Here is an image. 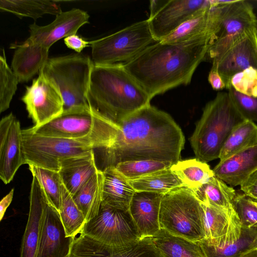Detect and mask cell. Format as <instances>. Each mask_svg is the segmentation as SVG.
<instances>
[{
	"instance_id": "6da1fadb",
	"label": "cell",
	"mask_w": 257,
	"mask_h": 257,
	"mask_svg": "<svg viewBox=\"0 0 257 257\" xmlns=\"http://www.w3.org/2000/svg\"><path fill=\"white\" fill-rule=\"evenodd\" d=\"M120 128L114 141L108 147L94 149L99 170L114 168L127 161H180L185 137L167 113L149 104L117 123Z\"/></svg>"
},
{
	"instance_id": "7a4b0ae2",
	"label": "cell",
	"mask_w": 257,
	"mask_h": 257,
	"mask_svg": "<svg viewBox=\"0 0 257 257\" xmlns=\"http://www.w3.org/2000/svg\"><path fill=\"white\" fill-rule=\"evenodd\" d=\"M213 34L182 41H159L123 65L151 99L181 85H188L205 60Z\"/></svg>"
},
{
	"instance_id": "3957f363",
	"label": "cell",
	"mask_w": 257,
	"mask_h": 257,
	"mask_svg": "<svg viewBox=\"0 0 257 257\" xmlns=\"http://www.w3.org/2000/svg\"><path fill=\"white\" fill-rule=\"evenodd\" d=\"M87 96L91 108L116 124L152 100L120 65L94 64Z\"/></svg>"
},
{
	"instance_id": "277c9868",
	"label": "cell",
	"mask_w": 257,
	"mask_h": 257,
	"mask_svg": "<svg viewBox=\"0 0 257 257\" xmlns=\"http://www.w3.org/2000/svg\"><path fill=\"white\" fill-rule=\"evenodd\" d=\"M244 120L228 93L218 92L205 105L190 138L196 158L206 163L219 158L230 134Z\"/></svg>"
},
{
	"instance_id": "5b68a950",
	"label": "cell",
	"mask_w": 257,
	"mask_h": 257,
	"mask_svg": "<svg viewBox=\"0 0 257 257\" xmlns=\"http://www.w3.org/2000/svg\"><path fill=\"white\" fill-rule=\"evenodd\" d=\"M93 65L88 56L75 53L49 58L41 69L45 77L61 95L63 113L90 109L87 95Z\"/></svg>"
},
{
	"instance_id": "8992f818",
	"label": "cell",
	"mask_w": 257,
	"mask_h": 257,
	"mask_svg": "<svg viewBox=\"0 0 257 257\" xmlns=\"http://www.w3.org/2000/svg\"><path fill=\"white\" fill-rule=\"evenodd\" d=\"M28 129L43 136L88 141L94 144L95 149L108 147L120 131L117 124L91 108L63 113L45 124Z\"/></svg>"
},
{
	"instance_id": "52a82bcc",
	"label": "cell",
	"mask_w": 257,
	"mask_h": 257,
	"mask_svg": "<svg viewBox=\"0 0 257 257\" xmlns=\"http://www.w3.org/2000/svg\"><path fill=\"white\" fill-rule=\"evenodd\" d=\"M161 229L193 241L205 238L203 208L192 190L181 187L165 193L162 199Z\"/></svg>"
},
{
	"instance_id": "ba28073f",
	"label": "cell",
	"mask_w": 257,
	"mask_h": 257,
	"mask_svg": "<svg viewBox=\"0 0 257 257\" xmlns=\"http://www.w3.org/2000/svg\"><path fill=\"white\" fill-rule=\"evenodd\" d=\"M156 42L148 19L141 21L90 41L92 60L96 65L123 66Z\"/></svg>"
},
{
	"instance_id": "9c48e42d",
	"label": "cell",
	"mask_w": 257,
	"mask_h": 257,
	"mask_svg": "<svg viewBox=\"0 0 257 257\" xmlns=\"http://www.w3.org/2000/svg\"><path fill=\"white\" fill-rule=\"evenodd\" d=\"M22 144L25 164L58 172L61 160L89 154L95 149L88 141L43 136L28 128L22 130Z\"/></svg>"
},
{
	"instance_id": "30bf717a",
	"label": "cell",
	"mask_w": 257,
	"mask_h": 257,
	"mask_svg": "<svg viewBox=\"0 0 257 257\" xmlns=\"http://www.w3.org/2000/svg\"><path fill=\"white\" fill-rule=\"evenodd\" d=\"M217 7V30L212 36L205 60L212 63L250 30L257 28L252 6L245 1H232Z\"/></svg>"
},
{
	"instance_id": "8fae6325",
	"label": "cell",
	"mask_w": 257,
	"mask_h": 257,
	"mask_svg": "<svg viewBox=\"0 0 257 257\" xmlns=\"http://www.w3.org/2000/svg\"><path fill=\"white\" fill-rule=\"evenodd\" d=\"M81 233L115 247L128 245L142 238L129 210L103 202L97 215L86 223Z\"/></svg>"
},
{
	"instance_id": "7c38bea8",
	"label": "cell",
	"mask_w": 257,
	"mask_h": 257,
	"mask_svg": "<svg viewBox=\"0 0 257 257\" xmlns=\"http://www.w3.org/2000/svg\"><path fill=\"white\" fill-rule=\"evenodd\" d=\"M148 19L157 42L164 39L201 10L213 4V0H152Z\"/></svg>"
},
{
	"instance_id": "4fadbf2b",
	"label": "cell",
	"mask_w": 257,
	"mask_h": 257,
	"mask_svg": "<svg viewBox=\"0 0 257 257\" xmlns=\"http://www.w3.org/2000/svg\"><path fill=\"white\" fill-rule=\"evenodd\" d=\"M34 127L46 124L63 112V101L59 91L40 70L22 97Z\"/></svg>"
},
{
	"instance_id": "5bb4252c",
	"label": "cell",
	"mask_w": 257,
	"mask_h": 257,
	"mask_svg": "<svg viewBox=\"0 0 257 257\" xmlns=\"http://www.w3.org/2000/svg\"><path fill=\"white\" fill-rule=\"evenodd\" d=\"M202 205L205 238L200 242L214 248H223L240 238L242 223L233 204L229 207Z\"/></svg>"
},
{
	"instance_id": "9a60e30c",
	"label": "cell",
	"mask_w": 257,
	"mask_h": 257,
	"mask_svg": "<svg viewBox=\"0 0 257 257\" xmlns=\"http://www.w3.org/2000/svg\"><path fill=\"white\" fill-rule=\"evenodd\" d=\"M68 257H164L151 237L142 238L128 245L115 247L84 233L72 241Z\"/></svg>"
},
{
	"instance_id": "2e32d148",
	"label": "cell",
	"mask_w": 257,
	"mask_h": 257,
	"mask_svg": "<svg viewBox=\"0 0 257 257\" xmlns=\"http://www.w3.org/2000/svg\"><path fill=\"white\" fill-rule=\"evenodd\" d=\"M25 164L22 130L12 113L0 121V178L6 184L14 178L21 166Z\"/></svg>"
},
{
	"instance_id": "e0dca14e",
	"label": "cell",
	"mask_w": 257,
	"mask_h": 257,
	"mask_svg": "<svg viewBox=\"0 0 257 257\" xmlns=\"http://www.w3.org/2000/svg\"><path fill=\"white\" fill-rule=\"evenodd\" d=\"M212 64L226 89L231 86L230 79L235 74L250 67L257 70V28L247 32Z\"/></svg>"
},
{
	"instance_id": "ac0fdd59",
	"label": "cell",
	"mask_w": 257,
	"mask_h": 257,
	"mask_svg": "<svg viewBox=\"0 0 257 257\" xmlns=\"http://www.w3.org/2000/svg\"><path fill=\"white\" fill-rule=\"evenodd\" d=\"M89 19L88 14L80 9L62 12L47 25L40 26L35 23L30 25L28 39L49 49L60 39L76 34L82 26L89 23Z\"/></svg>"
},
{
	"instance_id": "d6986e66",
	"label": "cell",
	"mask_w": 257,
	"mask_h": 257,
	"mask_svg": "<svg viewBox=\"0 0 257 257\" xmlns=\"http://www.w3.org/2000/svg\"><path fill=\"white\" fill-rule=\"evenodd\" d=\"M73 240L66 236L59 212L48 202L43 214L37 257H68Z\"/></svg>"
},
{
	"instance_id": "ffe728a7",
	"label": "cell",
	"mask_w": 257,
	"mask_h": 257,
	"mask_svg": "<svg viewBox=\"0 0 257 257\" xmlns=\"http://www.w3.org/2000/svg\"><path fill=\"white\" fill-rule=\"evenodd\" d=\"M165 194L136 191L129 211L141 238L153 237L161 229L159 214Z\"/></svg>"
},
{
	"instance_id": "44dd1931",
	"label": "cell",
	"mask_w": 257,
	"mask_h": 257,
	"mask_svg": "<svg viewBox=\"0 0 257 257\" xmlns=\"http://www.w3.org/2000/svg\"><path fill=\"white\" fill-rule=\"evenodd\" d=\"M48 202L39 181L33 176L30 194L29 213L22 238L20 257L37 256L42 219Z\"/></svg>"
},
{
	"instance_id": "7402d4cb",
	"label": "cell",
	"mask_w": 257,
	"mask_h": 257,
	"mask_svg": "<svg viewBox=\"0 0 257 257\" xmlns=\"http://www.w3.org/2000/svg\"><path fill=\"white\" fill-rule=\"evenodd\" d=\"M257 170V145L222 161L214 167V175L231 186L241 185Z\"/></svg>"
},
{
	"instance_id": "603a6c76",
	"label": "cell",
	"mask_w": 257,
	"mask_h": 257,
	"mask_svg": "<svg viewBox=\"0 0 257 257\" xmlns=\"http://www.w3.org/2000/svg\"><path fill=\"white\" fill-rule=\"evenodd\" d=\"M49 50L28 39L16 46L11 69L19 82H27L40 72L49 59Z\"/></svg>"
},
{
	"instance_id": "cb8c5ba5",
	"label": "cell",
	"mask_w": 257,
	"mask_h": 257,
	"mask_svg": "<svg viewBox=\"0 0 257 257\" xmlns=\"http://www.w3.org/2000/svg\"><path fill=\"white\" fill-rule=\"evenodd\" d=\"M98 170L94 151L63 159L59 163L62 183L72 196Z\"/></svg>"
},
{
	"instance_id": "d4e9b609",
	"label": "cell",
	"mask_w": 257,
	"mask_h": 257,
	"mask_svg": "<svg viewBox=\"0 0 257 257\" xmlns=\"http://www.w3.org/2000/svg\"><path fill=\"white\" fill-rule=\"evenodd\" d=\"M217 7L215 0L212 6L205 8L184 23L161 41L174 42L212 34L217 30Z\"/></svg>"
},
{
	"instance_id": "484cf974",
	"label": "cell",
	"mask_w": 257,
	"mask_h": 257,
	"mask_svg": "<svg viewBox=\"0 0 257 257\" xmlns=\"http://www.w3.org/2000/svg\"><path fill=\"white\" fill-rule=\"evenodd\" d=\"M102 172L103 175L102 202L115 208L129 210L136 191L115 168H108Z\"/></svg>"
},
{
	"instance_id": "4316f807",
	"label": "cell",
	"mask_w": 257,
	"mask_h": 257,
	"mask_svg": "<svg viewBox=\"0 0 257 257\" xmlns=\"http://www.w3.org/2000/svg\"><path fill=\"white\" fill-rule=\"evenodd\" d=\"M152 238L164 257H207L199 241L174 235L163 229Z\"/></svg>"
},
{
	"instance_id": "83f0119b",
	"label": "cell",
	"mask_w": 257,
	"mask_h": 257,
	"mask_svg": "<svg viewBox=\"0 0 257 257\" xmlns=\"http://www.w3.org/2000/svg\"><path fill=\"white\" fill-rule=\"evenodd\" d=\"M103 184V172L99 170L72 196L86 222L95 217L99 212L102 203Z\"/></svg>"
},
{
	"instance_id": "f1b7e54d",
	"label": "cell",
	"mask_w": 257,
	"mask_h": 257,
	"mask_svg": "<svg viewBox=\"0 0 257 257\" xmlns=\"http://www.w3.org/2000/svg\"><path fill=\"white\" fill-rule=\"evenodd\" d=\"M0 9L20 18L29 17L35 20L46 14L57 16L62 12L60 5L50 0H1Z\"/></svg>"
},
{
	"instance_id": "f546056e",
	"label": "cell",
	"mask_w": 257,
	"mask_h": 257,
	"mask_svg": "<svg viewBox=\"0 0 257 257\" xmlns=\"http://www.w3.org/2000/svg\"><path fill=\"white\" fill-rule=\"evenodd\" d=\"M191 190L202 204L222 207L231 206L236 194L232 187L215 175L205 183Z\"/></svg>"
},
{
	"instance_id": "4dcf8cb0",
	"label": "cell",
	"mask_w": 257,
	"mask_h": 257,
	"mask_svg": "<svg viewBox=\"0 0 257 257\" xmlns=\"http://www.w3.org/2000/svg\"><path fill=\"white\" fill-rule=\"evenodd\" d=\"M257 145V125L245 120L230 134L221 150L219 159L222 161L248 148Z\"/></svg>"
},
{
	"instance_id": "1f68e13d",
	"label": "cell",
	"mask_w": 257,
	"mask_h": 257,
	"mask_svg": "<svg viewBox=\"0 0 257 257\" xmlns=\"http://www.w3.org/2000/svg\"><path fill=\"white\" fill-rule=\"evenodd\" d=\"M136 191L165 194L184 186L170 168L133 180H127Z\"/></svg>"
},
{
	"instance_id": "d6a6232c",
	"label": "cell",
	"mask_w": 257,
	"mask_h": 257,
	"mask_svg": "<svg viewBox=\"0 0 257 257\" xmlns=\"http://www.w3.org/2000/svg\"><path fill=\"white\" fill-rule=\"evenodd\" d=\"M182 182L183 186L191 189L205 183L214 176L213 170L206 163L195 159L179 161L170 167Z\"/></svg>"
},
{
	"instance_id": "836d02e7",
	"label": "cell",
	"mask_w": 257,
	"mask_h": 257,
	"mask_svg": "<svg viewBox=\"0 0 257 257\" xmlns=\"http://www.w3.org/2000/svg\"><path fill=\"white\" fill-rule=\"evenodd\" d=\"M59 213L67 237L74 239L82 232L86 220L63 183Z\"/></svg>"
},
{
	"instance_id": "e575fe53",
	"label": "cell",
	"mask_w": 257,
	"mask_h": 257,
	"mask_svg": "<svg viewBox=\"0 0 257 257\" xmlns=\"http://www.w3.org/2000/svg\"><path fill=\"white\" fill-rule=\"evenodd\" d=\"M199 242L207 257H240L247 250L257 247V227L242 226L240 238L223 248H214Z\"/></svg>"
},
{
	"instance_id": "d590c367",
	"label": "cell",
	"mask_w": 257,
	"mask_h": 257,
	"mask_svg": "<svg viewBox=\"0 0 257 257\" xmlns=\"http://www.w3.org/2000/svg\"><path fill=\"white\" fill-rule=\"evenodd\" d=\"M29 167L33 176L41 185L49 204L59 212L62 184L59 172L34 165Z\"/></svg>"
},
{
	"instance_id": "8d00e7d4",
	"label": "cell",
	"mask_w": 257,
	"mask_h": 257,
	"mask_svg": "<svg viewBox=\"0 0 257 257\" xmlns=\"http://www.w3.org/2000/svg\"><path fill=\"white\" fill-rule=\"evenodd\" d=\"M172 165L166 162L138 160L120 163L114 168L127 180H133L169 168Z\"/></svg>"
},
{
	"instance_id": "74e56055",
	"label": "cell",
	"mask_w": 257,
	"mask_h": 257,
	"mask_svg": "<svg viewBox=\"0 0 257 257\" xmlns=\"http://www.w3.org/2000/svg\"><path fill=\"white\" fill-rule=\"evenodd\" d=\"M0 56V112L8 109L15 95L18 78L8 65L5 50Z\"/></svg>"
},
{
	"instance_id": "f35d334b",
	"label": "cell",
	"mask_w": 257,
	"mask_h": 257,
	"mask_svg": "<svg viewBox=\"0 0 257 257\" xmlns=\"http://www.w3.org/2000/svg\"><path fill=\"white\" fill-rule=\"evenodd\" d=\"M227 89L234 106L244 120L257 122V97L240 93L232 86Z\"/></svg>"
},
{
	"instance_id": "ab89813d",
	"label": "cell",
	"mask_w": 257,
	"mask_h": 257,
	"mask_svg": "<svg viewBox=\"0 0 257 257\" xmlns=\"http://www.w3.org/2000/svg\"><path fill=\"white\" fill-rule=\"evenodd\" d=\"M232 204L243 227H257V208L249 197L244 193L236 194Z\"/></svg>"
},
{
	"instance_id": "60d3db41",
	"label": "cell",
	"mask_w": 257,
	"mask_h": 257,
	"mask_svg": "<svg viewBox=\"0 0 257 257\" xmlns=\"http://www.w3.org/2000/svg\"><path fill=\"white\" fill-rule=\"evenodd\" d=\"M230 85L243 94L257 97V70L250 67L234 75Z\"/></svg>"
},
{
	"instance_id": "b9f144b4",
	"label": "cell",
	"mask_w": 257,
	"mask_h": 257,
	"mask_svg": "<svg viewBox=\"0 0 257 257\" xmlns=\"http://www.w3.org/2000/svg\"><path fill=\"white\" fill-rule=\"evenodd\" d=\"M240 189L247 196L257 199V170L240 185Z\"/></svg>"
},
{
	"instance_id": "7bdbcfd3",
	"label": "cell",
	"mask_w": 257,
	"mask_h": 257,
	"mask_svg": "<svg viewBox=\"0 0 257 257\" xmlns=\"http://www.w3.org/2000/svg\"><path fill=\"white\" fill-rule=\"evenodd\" d=\"M66 46L78 53L80 52L86 47L90 46V42L87 41L77 34L70 35L64 39Z\"/></svg>"
},
{
	"instance_id": "ee69618b",
	"label": "cell",
	"mask_w": 257,
	"mask_h": 257,
	"mask_svg": "<svg viewBox=\"0 0 257 257\" xmlns=\"http://www.w3.org/2000/svg\"><path fill=\"white\" fill-rule=\"evenodd\" d=\"M208 80L212 88L215 90H220L226 88V85L216 68L211 67Z\"/></svg>"
},
{
	"instance_id": "f6af8a7d",
	"label": "cell",
	"mask_w": 257,
	"mask_h": 257,
	"mask_svg": "<svg viewBox=\"0 0 257 257\" xmlns=\"http://www.w3.org/2000/svg\"><path fill=\"white\" fill-rule=\"evenodd\" d=\"M14 193V189H12L10 192L4 197L0 202V220L1 221L5 212L11 203Z\"/></svg>"
},
{
	"instance_id": "bcb514c9",
	"label": "cell",
	"mask_w": 257,
	"mask_h": 257,
	"mask_svg": "<svg viewBox=\"0 0 257 257\" xmlns=\"http://www.w3.org/2000/svg\"><path fill=\"white\" fill-rule=\"evenodd\" d=\"M240 257H257V247L247 250Z\"/></svg>"
},
{
	"instance_id": "7dc6e473",
	"label": "cell",
	"mask_w": 257,
	"mask_h": 257,
	"mask_svg": "<svg viewBox=\"0 0 257 257\" xmlns=\"http://www.w3.org/2000/svg\"><path fill=\"white\" fill-rule=\"evenodd\" d=\"M250 198V197H249ZM250 199L251 202L255 205V206L257 208V199H253L250 198Z\"/></svg>"
}]
</instances>
